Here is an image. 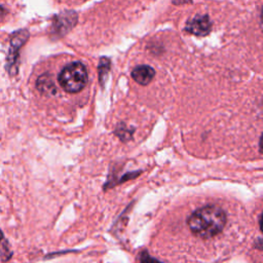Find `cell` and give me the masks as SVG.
Returning a JSON list of instances; mask_svg holds the SVG:
<instances>
[{
    "mask_svg": "<svg viewBox=\"0 0 263 263\" xmlns=\"http://www.w3.org/2000/svg\"><path fill=\"white\" fill-rule=\"evenodd\" d=\"M4 13H5V9H4V7L0 6V16H1V15H3Z\"/></svg>",
    "mask_w": 263,
    "mask_h": 263,
    "instance_id": "cell-9",
    "label": "cell"
},
{
    "mask_svg": "<svg viewBox=\"0 0 263 263\" xmlns=\"http://www.w3.org/2000/svg\"><path fill=\"white\" fill-rule=\"evenodd\" d=\"M37 87L41 92L52 93L54 92V84L48 75H42L37 81Z\"/></svg>",
    "mask_w": 263,
    "mask_h": 263,
    "instance_id": "cell-6",
    "label": "cell"
},
{
    "mask_svg": "<svg viewBox=\"0 0 263 263\" xmlns=\"http://www.w3.org/2000/svg\"><path fill=\"white\" fill-rule=\"evenodd\" d=\"M155 76V71L148 65H141L132 71L133 79L141 85H147Z\"/></svg>",
    "mask_w": 263,
    "mask_h": 263,
    "instance_id": "cell-5",
    "label": "cell"
},
{
    "mask_svg": "<svg viewBox=\"0 0 263 263\" xmlns=\"http://www.w3.org/2000/svg\"><path fill=\"white\" fill-rule=\"evenodd\" d=\"M28 38V33L27 31H18L16 32L13 37L11 38L10 41V48H9V54H8V62L7 65L9 68L14 67L15 61L17 59V53H18V49L21 48V46L26 42Z\"/></svg>",
    "mask_w": 263,
    "mask_h": 263,
    "instance_id": "cell-4",
    "label": "cell"
},
{
    "mask_svg": "<svg viewBox=\"0 0 263 263\" xmlns=\"http://www.w3.org/2000/svg\"><path fill=\"white\" fill-rule=\"evenodd\" d=\"M186 30L197 36H204L211 30V22L206 15H198L189 21Z\"/></svg>",
    "mask_w": 263,
    "mask_h": 263,
    "instance_id": "cell-3",
    "label": "cell"
},
{
    "mask_svg": "<svg viewBox=\"0 0 263 263\" xmlns=\"http://www.w3.org/2000/svg\"><path fill=\"white\" fill-rule=\"evenodd\" d=\"M0 256L2 260H8L11 257V251L1 231H0Z\"/></svg>",
    "mask_w": 263,
    "mask_h": 263,
    "instance_id": "cell-7",
    "label": "cell"
},
{
    "mask_svg": "<svg viewBox=\"0 0 263 263\" xmlns=\"http://www.w3.org/2000/svg\"><path fill=\"white\" fill-rule=\"evenodd\" d=\"M175 3H185V2H188L189 0H173Z\"/></svg>",
    "mask_w": 263,
    "mask_h": 263,
    "instance_id": "cell-8",
    "label": "cell"
},
{
    "mask_svg": "<svg viewBox=\"0 0 263 263\" xmlns=\"http://www.w3.org/2000/svg\"><path fill=\"white\" fill-rule=\"evenodd\" d=\"M88 81L85 66L80 62H73L63 68L59 75V83L68 92L80 91Z\"/></svg>",
    "mask_w": 263,
    "mask_h": 263,
    "instance_id": "cell-2",
    "label": "cell"
},
{
    "mask_svg": "<svg viewBox=\"0 0 263 263\" xmlns=\"http://www.w3.org/2000/svg\"><path fill=\"white\" fill-rule=\"evenodd\" d=\"M227 222L225 212L217 205H205L194 211L187 219L191 232L201 238H211L219 234Z\"/></svg>",
    "mask_w": 263,
    "mask_h": 263,
    "instance_id": "cell-1",
    "label": "cell"
}]
</instances>
